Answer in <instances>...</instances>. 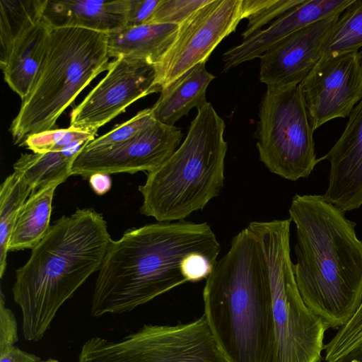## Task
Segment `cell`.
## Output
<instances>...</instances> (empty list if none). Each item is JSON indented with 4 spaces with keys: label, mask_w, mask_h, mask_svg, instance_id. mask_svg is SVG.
I'll return each mask as SVG.
<instances>
[{
    "label": "cell",
    "mask_w": 362,
    "mask_h": 362,
    "mask_svg": "<svg viewBox=\"0 0 362 362\" xmlns=\"http://www.w3.org/2000/svg\"><path fill=\"white\" fill-rule=\"evenodd\" d=\"M220 251L206 222H158L129 229L109 245L90 315L127 313L183 284L206 279Z\"/></svg>",
    "instance_id": "obj_1"
},
{
    "label": "cell",
    "mask_w": 362,
    "mask_h": 362,
    "mask_svg": "<svg viewBox=\"0 0 362 362\" xmlns=\"http://www.w3.org/2000/svg\"><path fill=\"white\" fill-rule=\"evenodd\" d=\"M288 213L296 229L293 269L300 296L328 328H340L362 298V240L356 223L322 195L296 194Z\"/></svg>",
    "instance_id": "obj_2"
},
{
    "label": "cell",
    "mask_w": 362,
    "mask_h": 362,
    "mask_svg": "<svg viewBox=\"0 0 362 362\" xmlns=\"http://www.w3.org/2000/svg\"><path fill=\"white\" fill-rule=\"evenodd\" d=\"M204 314L227 362H272V292L261 245L247 226L206 279Z\"/></svg>",
    "instance_id": "obj_3"
},
{
    "label": "cell",
    "mask_w": 362,
    "mask_h": 362,
    "mask_svg": "<svg viewBox=\"0 0 362 362\" xmlns=\"http://www.w3.org/2000/svg\"><path fill=\"white\" fill-rule=\"evenodd\" d=\"M112 240L103 215L78 209L52 225L16 272L12 292L28 341H40L60 307L96 271Z\"/></svg>",
    "instance_id": "obj_4"
},
{
    "label": "cell",
    "mask_w": 362,
    "mask_h": 362,
    "mask_svg": "<svg viewBox=\"0 0 362 362\" xmlns=\"http://www.w3.org/2000/svg\"><path fill=\"white\" fill-rule=\"evenodd\" d=\"M224 130L210 103L197 108L184 141L139 187L141 214L158 222L184 221L219 195L228 148Z\"/></svg>",
    "instance_id": "obj_5"
},
{
    "label": "cell",
    "mask_w": 362,
    "mask_h": 362,
    "mask_svg": "<svg viewBox=\"0 0 362 362\" xmlns=\"http://www.w3.org/2000/svg\"><path fill=\"white\" fill-rule=\"evenodd\" d=\"M107 33L52 28L46 52L28 95L9 131L14 144L54 126L79 93L109 66Z\"/></svg>",
    "instance_id": "obj_6"
},
{
    "label": "cell",
    "mask_w": 362,
    "mask_h": 362,
    "mask_svg": "<svg viewBox=\"0 0 362 362\" xmlns=\"http://www.w3.org/2000/svg\"><path fill=\"white\" fill-rule=\"evenodd\" d=\"M291 219L247 226L261 245L270 279L274 327L272 362H320L327 325L305 303L291 258Z\"/></svg>",
    "instance_id": "obj_7"
},
{
    "label": "cell",
    "mask_w": 362,
    "mask_h": 362,
    "mask_svg": "<svg viewBox=\"0 0 362 362\" xmlns=\"http://www.w3.org/2000/svg\"><path fill=\"white\" fill-rule=\"evenodd\" d=\"M258 116L257 148L266 168L291 181L308 177L318 161L299 86H267Z\"/></svg>",
    "instance_id": "obj_8"
},
{
    "label": "cell",
    "mask_w": 362,
    "mask_h": 362,
    "mask_svg": "<svg viewBox=\"0 0 362 362\" xmlns=\"http://www.w3.org/2000/svg\"><path fill=\"white\" fill-rule=\"evenodd\" d=\"M79 362H227L204 315L177 325H145L118 340L94 337Z\"/></svg>",
    "instance_id": "obj_9"
},
{
    "label": "cell",
    "mask_w": 362,
    "mask_h": 362,
    "mask_svg": "<svg viewBox=\"0 0 362 362\" xmlns=\"http://www.w3.org/2000/svg\"><path fill=\"white\" fill-rule=\"evenodd\" d=\"M242 1L210 0L180 24L174 41L153 65L155 86L162 90L197 64L206 62L243 19Z\"/></svg>",
    "instance_id": "obj_10"
},
{
    "label": "cell",
    "mask_w": 362,
    "mask_h": 362,
    "mask_svg": "<svg viewBox=\"0 0 362 362\" xmlns=\"http://www.w3.org/2000/svg\"><path fill=\"white\" fill-rule=\"evenodd\" d=\"M154 80L153 65L127 57L115 58L109 63L103 78L71 111L70 127L96 134L137 100L160 92Z\"/></svg>",
    "instance_id": "obj_11"
},
{
    "label": "cell",
    "mask_w": 362,
    "mask_h": 362,
    "mask_svg": "<svg viewBox=\"0 0 362 362\" xmlns=\"http://www.w3.org/2000/svg\"><path fill=\"white\" fill-rule=\"evenodd\" d=\"M298 86L313 131L349 117L362 98L359 52L322 56Z\"/></svg>",
    "instance_id": "obj_12"
},
{
    "label": "cell",
    "mask_w": 362,
    "mask_h": 362,
    "mask_svg": "<svg viewBox=\"0 0 362 362\" xmlns=\"http://www.w3.org/2000/svg\"><path fill=\"white\" fill-rule=\"evenodd\" d=\"M181 129L156 119L129 140L99 150L82 149L72 165V175L88 179L95 173H150L163 164L180 146Z\"/></svg>",
    "instance_id": "obj_13"
},
{
    "label": "cell",
    "mask_w": 362,
    "mask_h": 362,
    "mask_svg": "<svg viewBox=\"0 0 362 362\" xmlns=\"http://www.w3.org/2000/svg\"><path fill=\"white\" fill-rule=\"evenodd\" d=\"M341 13L300 28L267 49L259 58L260 81L267 87L299 85L322 57Z\"/></svg>",
    "instance_id": "obj_14"
},
{
    "label": "cell",
    "mask_w": 362,
    "mask_h": 362,
    "mask_svg": "<svg viewBox=\"0 0 362 362\" xmlns=\"http://www.w3.org/2000/svg\"><path fill=\"white\" fill-rule=\"evenodd\" d=\"M330 163L323 198L344 212L362 206V98L351 112L344 132L320 162Z\"/></svg>",
    "instance_id": "obj_15"
},
{
    "label": "cell",
    "mask_w": 362,
    "mask_h": 362,
    "mask_svg": "<svg viewBox=\"0 0 362 362\" xmlns=\"http://www.w3.org/2000/svg\"><path fill=\"white\" fill-rule=\"evenodd\" d=\"M354 0H305L268 27L227 50L223 54V71L259 58L274 45L310 24L342 13Z\"/></svg>",
    "instance_id": "obj_16"
},
{
    "label": "cell",
    "mask_w": 362,
    "mask_h": 362,
    "mask_svg": "<svg viewBox=\"0 0 362 362\" xmlns=\"http://www.w3.org/2000/svg\"><path fill=\"white\" fill-rule=\"evenodd\" d=\"M129 0H47L43 21L51 28H77L110 33L125 28Z\"/></svg>",
    "instance_id": "obj_17"
},
{
    "label": "cell",
    "mask_w": 362,
    "mask_h": 362,
    "mask_svg": "<svg viewBox=\"0 0 362 362\" xmlns=\"http://www.w3.org/2000/svg\"><path fill=\"white\" fill-rule=\"evenodd\" d=\"M52 28L43 21L20 35L0 57L4 78L21 100L29 93L43 60Z\"/></svg>",
    "instance_id": "obj_18"
},
{
    "label": "cell",
    "mask_w": 362,
    "mask_h": 362,
    "mask_svg": "<svg viewBox=\"0 0 362 362\" xmlns=\"http://www.w3.org/2000/svg\"><path fill=\"white\" fill-rule=\"evenodd\" d=\"M176 24H144L125 27L107 34L110 57H127L154 65L174 41Z\"/></svg>",
    "instance_id": "obj_19"
},
{
    "label": "cell",
    "mask_w": 362,
    "mask_h": 362,
    "mask_svg": "<svg viewBox=\"0 0 362 362\" xmlns=\"http://www.w3.org/2000/svg\"><path fill=\"white\" fill-rule=\"evenodd\" d=\"M215 76L206 68V62L199 63L160 91L151 107L155 119L168 125H174L194 107L207 101L206 93Z\"/></svg>",
    "instance_id": "obj_20"
},
{
    "label": "cell",
    "mask_w": 362,
    "mask_h": 362,
    "mask_svg": "<svg viewBox=\"0 0 362 362\" xmlns=\"http://www.w3.org/2000/svg\"><path fill=\"white\" fill-rule=\"evenodd\" d=\"M86 144H79L61 151L23 153L13 164L31 194L52 184H62L72 175L73 163Z\"/></svg>",
    "instance_id": "obj_21"
},
{
    "label": "cell",
    "mask_w": 362,
    "mask_h": 362,
    "mask_svg": "<svg viewBox=\"0 0 362 362\" xmlns=\"http://www.w3.org/2000/svg\"><path fill=\"white\" fill-rule=\"evenodd\" d=\"M58 185L52 184L30 194L18 214L8 251L33 249L45 236L51 226L52 200Z\"/></svg>",
    "instance_id": "obj_22"
},
{
    "label": "cell",
    "mask_w": 362,
    "mask_h": 362,
    "mask_svg": "<svg viewBox=\"0 0 362 362\" xmlns=\"http://www.w3.org/2000/svg\"><path fill=\"white\" fill-rule=\"evenodd\" d=\"M47 0L0 1V57L23 33L42 21Z\"/></svg>",
    "instance_id": "obj_23"
},
{
    "label": "cell",
    "mask_w": 362,
    "mask_h": 362,
    "mask_svg": "<svg viewBox=\"0 0 362 362\" xmlns=\"http://www.w3.org/2000/svg\"><path fill=\"white\" fill-rule=\"evenodd\" d=\"M31 194L22 177L13 173L0 187V277L6 267L8 242L18 214Z\"/></svg>",
    "instance_id": "obj_24"
},
{
    "label": "cell",
    "mask_w": 362,
    "mask_h": 362,
    "mask_svg": "<svg viewBox=\"0 0 362 362\" xmlns=\"http://www.w3.org/2000/svg\"><path fill=\"white\" fill-rule=\"evenodd\" d=\"M362 50V0L353 2L340 14L323 50L322 56Z\"/></svg>",
    "instance_id": "obj_25"
},
{
    "label": "cell",
    "mask_w": 362,
    "mask_h": 362,
    "mask_svg": "<svg viewBox=\"0 0 362 362\" xmlns=\"http://www.w3.org/2000/svg\"><path fill=\"white\" fill-rule=\"evenodd\" d=\"M305 0H243V18L248 21L243 41L251 37Z\"/></svg>",
    "instance_id": "obj_26"
},
{
    "label": "cell",
    "mask_w": 362,
    "mask_h": 362,
    "mask_svg": "<svg viewBox=\"0 0 362 362\" xmlns=\"http://www.w3.org/2000/svg\"><path fill=\"white\" fill-rule=\"evenodd\" d=\"M95 133L71 127L49 129L28 136L21 146L35 153L61 151L95 139Z\"/></svg>",
    "instance_id": "obj_27"
},
{
    "label": "cell",
    "mask_w": 362,
    "mask_h": 362,
    "mask_svg": "<svg viewBox=\"0 0 362 362\" xmlns=\"http://www.w3.org/2000/svg\"><path fill=\"white\" fill-rule=\"evenodd\" d=\"M362 349V298L356 312L335 336L325 344V361L334 362L349 353Z\"/></svg>",
    "instance_id": "obj_28"
},
{
    "label": "cell",
    "mask_w": 362,
    "mask_h": 362,
    "mask_svg": "<svg viewBox=\"0 0 362 362\" xmlns=\"http://www.w3.org/2000/svg\"><path fill=\"white\" fill-rule=\"evenodd\" d=\"M155 119L151 108L144 109L107 133L89 141L83 149L99 150L123 143L134 136Z\"/></svg>",
    "instance_id": "obj_29"
},
{
    "label": "cell",
    "mask_w": 362,
    "mask_h": 362,
    "mask_svg": "<svg viewBox=\"0 0 362 362\" xmlns=\"http://www.w3.org/2000/svg\"><path fill=\"white\" fill-rule=\"evenodd\" d=\"M210 0H160L146 24L180 25L194 11Z\"/></svg>",
    "instance_id": "obj_30"
},
{
    "label": "cell",
    "mask_w": 362,
    "mask_h": 362,
    "mask_svg": "<svg viewBox=\"0 0 362 362\" xmlns=\"http://www.w3.org/2000/svg\"><path fill=\"white\" fill-rule=\"evenodd\" d=\"M18 340L16 317L6 305L5 296L0 294V354L15 346Z\"/></svg>",
    "instance_id": "obj_31"
},
{
    "label": "cell",
    "mask_w": 362,
    "mask_h": 362,
    "mask_svg": "<svg viewBox=\"0 0 362 362\" xmlns=\"http://www.w3.org/2000/svg\"><path fill=\"white\" fill-rule=\"evenodd\" d=\"M159 2L160 0H129L125 27L146 24Z\"/></svg>",
    "instance_id": "obj_32"
},
{
    "label": "cell",
    "mask_w": 362,
    "mask_h": 362,
    "mask_svg": "<svg viewBox=\"0 0 362 362\" xmlns=\"http://www.w3.org/2000/svg\"><path fill=\"white\" fill-rule=\"evenodd\" d=\"M0 362H41V360L37 356L14 346L0 354Z\"/></svg>",
    "instance_id": "obj_33"
},
{
    "label": "cell",
    "mask_w": 362,
    "mask_h": 362,
    "mask_svg": "<svg viewBox=\"0 0 362 362\" xmlns=\"http://www.w3.org/2000/svg\"><path fill=\"white\" fill-rule=\"evenodd\" d=\"M90 186L98 195H103L111 188L112 180L110 175L104 173H95L88 178Z\"/></svg>",
    "instance_id": "obj_34"
},
{
    "label": "cell",
    "mask_w": 362,
    "mask_h": 362,
    "mask_svg": "<svg viewBox=\"0 0 362 362\" xmlns=\"http://www.w3.org/2000/svg\"><path fill=\"white\" fill-rule=\"evenodd\" d=\"M334 362H362V349L354 350Z\"/></svg>",
    "instance_id": "obj_35"
},
{
    "label": "cell",
    "mask_w": 362,
    "mask_h": 362,
    "mask_svg": "<svg viewBox=\"0 0 362 362\" xmlns=\"http://www.w3.org/2000/svg\"><path fill=\"white\" fill-rule=\"evenodd\" d=\"M41 362H59V361L56 360V359L49 358V359H47L46 361H42Z\"/></svg>",
    "instance_id": "obj_36"
},
{
    "label": "cell",
    "mask_w": 362,
    "mask_h": 362,
    "mask_svg": "<svg viewBox=\"0 0 362 362\" xmlns=\"http://www.w3.org/2000/svg\"><path fill=\"white\" fill-rule=\"evenodd\" d=\"M359 53H360L361 60V64H362V50L360 51Z\"/></svg>",
    "instance_id": "obj_37"
}]
</instances>
